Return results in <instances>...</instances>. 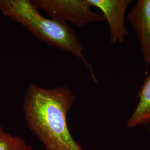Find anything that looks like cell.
Here are the masks:
<instances>
[{"mask_svg":"<svg viewBox=\"0 0 150 150\" xmlns=\"http://www.w3.org/2000/svg\"><path fill=\"white\" fill-rule=\"evenodd\" d=\"M66 86L51 89L31 83L23 100L28 126L46 150H84L71 134L67 115L75 101Z\"/></svg>","mask_w":150,"mask_h":150,"instance_id":"obj_1","label":"cell"},{"mask_svg":"<svg viewBox=\"0 0 150 150\" xmlns=\"http://www.w3.org/2000/svg\"><path fill=\"white\" fill-rule=\"evenodd\" d=\"M0 11L26 28L41 41L70 52L87 66L97 85L93 67L83 54L84 48L74 31L67 23L43 17L31 0H0Z\"/></svg>","mask_w":150,"mask_h":150,"instance_id":"obj_2","label":"cell"},{"mask_svg":"<svg viewBox=\"0 0 150 150\" xmlns=\"http://www.w3.org/2000/svg\"><path fill=\"white\" fill-rule=\"evenodd\" d=\"M38 10H42L58 21H69L78 27L105 20L102 13L92 11L87 0H31Z\"/></svg>","mask_w":150,"mask_h":150,"instance_id":"obj_3","label":"cell"},{"mask_svg":"<svg viewBox=\"0 0 150 150\" xmlns=\"http://www.w3.org/2000/svg\"><path fill=\"white\" fill-rule=\"evenodd\" d=\"M91 7L102 12L110 28V42L111 44H122L128 34L125 24V14L131 0H87Z\"/></svg>","mask_w":150,"mask_h":150,"instance_id":"obj_4","label":"cell"},{"mask_svg":"<svg viewBox=\"0 0 150 150\" xmlns=\"http://www.w3.org/2000/svg\"><path fill=\"white\" fill-rule=\"evenodd\" d=\"M127 18L139 38L147 74L150 66V0L138 1L131 8Z\"/></svg>","mask_w":150,"mask_h":150,"instance_id":"obj_5","label":"cell"},{"mask_svg":"<svg viewBox=\"0 0 150 150\" xmlns=\"http://www.w3.org/2000/svg\"><path fill=\"white\" fill-rule=\"evenodd\" d=\"M137 98V105L127 122L129 129L150 125V73L141 86Z\"/></svg>","mask_w":150,"mask_h":150,"instance_id":"obj_6","label":"cell"},{"mask_svg":"<svg viewBox=\"0 0 150 150\" xmlns=\"http://www.w3.org/2000/svg\"><path fill=\"white\" fill-rule=\"evenodd\" d=\"M0 150H32V148L24 139L9 134L0 125Z\"/></svg>","mask_w":150,"mask_h":150,"instance_id":"obj_7","label":"cell"},{"mask_svg":"<svg viewBox=\"0 0 150 150\" xmlns=\"http://www.w3.org/2000/svg\"><path fill=\"white\" fill-rule=\"evenodd\" d=\"M148 132H149V136H150V125H149V128H148Z\"/></svg>","mask_w":150,"mask_h":150,"instance_id":"obj_8","label":"cell"}]
</instances>
